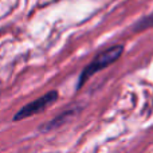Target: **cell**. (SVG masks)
Here are the masks:
<instances>
[{
	"instance_id": "cell-4",
	"label": "cell",
	"mask_w": 153,
	"mask_h": 153,
	"mask_svg": "<svg viewBox=\"0 0 153 153\" xmlns=\"http://www.w3.org/2000/svg\"><path fill=\"white\" fill-rule=\"evenodd\" d=\"M153 26V13H151L149 16H146V18H144L143 20H140L137 24H136V30H145L148 28V27H152Z\"/></svg>"
},
{
	"instance_id": "cell-1",
	"label": "cell",
	"mask_w": 153,
	"mask_h": 153,
	"mask_svg": "<svg viewBox=\"0 0 153 153\" xmlns=\"http://www.w3.org/2000/svg\"><path fill=\"white\" fill-rule=\"evenodd\" d=\"M124 53V46L122 45H116L111 46V47L106 48L105 51L100 53L79 74L78 82H76V90H81L82 86L89 81L94 74H97L98 71L106 69L108 66L113 65L117 59L121 56V54Z\"/></svg>"
},
{
	"instance_id": "cell-2",
	"label": "cell",
	"mask_w": 153,
	"mask_h": 153,
	"mask_svg": "<svg viewBox=\"0 0 153 153\" xmlns=\"http://www.w3.org/2000/svg\"><path fill=\"white\" fill-rule=\"evenodd\" d=\"M58 97H59V93L56 91V90L47 91L45 95L36 98V100L32 101V102H28L27 105H24L23 108L19 109L12 120L15 122H19V121H23V120L28 118V117L36 116V114L45 111L47 108H50L53 103H55L56 101H58Z\"/></svg>"
},
{
	"instance_id": "cell-3",
	"label": "cell",
	"mask_w": 153,
	"mask_h": 153,
	"mask_svg": "<svg viewBox=\"0 0 153 153\" xmlns=\"http://www.w3.org/2000/svg\"><path fill=\"white\" fill-rule=\"evenodd\" d=\"M75 111H76L75 108L67 109V110L62 111V113L59 114V116H56L55 118H53L51 121H48L47 124L42 125V126H40V130H42L43 133H47V132H51V130H54V129H58V128H61L62 125L70 118V117L74 116Z\"/></svg>"
}]
</instances>
